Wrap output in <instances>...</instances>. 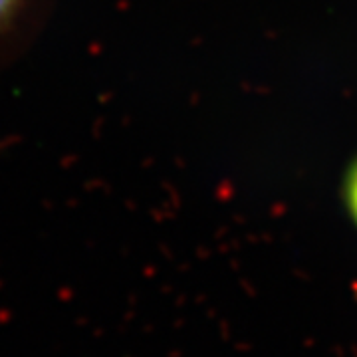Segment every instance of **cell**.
I'll return each mask as SVG.
<instances>
[{"instance_id": "obj_1", "label": "cell", "mask_w": 357, "mask_h": 357, "mask_svg": "<svg viewBox=\"0 0 357 357\" xmlns=\"http://www.w3.org/2000/svg\"><path fill=\"white\" fill-rule=\"evenodd\" d=\"M56 4L58 0H0V74L32 50Z\"/></svg>"}, {"instance_id": "obj_2", "label": "cell", "mask_w": 357, "mask_h": 357, "mask_svg": "<svg viewBox=\"0 0 357 357\" xmlns=\"http://www.w3.org/2000/svg\"><path fill=\"white\" fill-rule=\"evenodd\" d=\"M345 199H347V206L349 213L357 222V161L351 165L349 173H347V181H345Z\"/></svg>"}]
</instances>
